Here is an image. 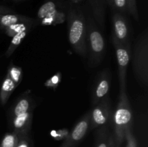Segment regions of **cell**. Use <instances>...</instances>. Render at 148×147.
I'll return each instance as SVG.
<instances>
[{"label": "cell", "mask_w": 148, "mask_h": 147, "mask_svg": "<svg viewBox=\"0 0 148 147\" xmlns=\"http://www.w3.org/2000/svg\"><path fill=\"white\" fill-rule=\"evenodd\" d=\"M83 23L79 20H75L72 23L69 32V40L72 45L76 44L79 41L83 33Z\"/></svg>", "instance_id": "6da1fadb"}, {"label": "cell", "mask_w": 148, "mask_h": 147, "mask_svg": "<svg viewBox=\"0 0 148 147\" xmlns=\"http://www.w3.org/2000/svg\"><path fill=\"white\" fill-rule=\"evenodd\" d=\"M90 42L92 48L95 52H101L103 49L104 43L102 36L98 32H92L90 35Z\"/></svg>", "instance_id": "277c9868"}, {"label": "cell", "mask_w": 148, "mask_h": 147, "mask_svg": "<svg viewBox=\"0 0 148 147\" xmlns=\"http://www.w3.org/2000/svg\"><path fill=\"white\" fill-rule=\"evenodd\" d=\"M127 147H137L136 146V144H135V141L131 138V137H130L128 140V146Z\"/></svg>", "instance_id": "9a60e30c"}, {"label": "cell", "mask_w": 148, "mask_h": 147, "mask_svg": "<svg viewBox=\"0 0 148 147\" xmlns=\"http://www.w3.org/2000/svg\"><path fill=\"white\" fill-rule=\"evenodd\" d=\"M115 3L119 7H122L125 5V0H115Z\"/></svg>", "instance_id": "5bb4252c"}, {"label": "cell", "mask_w": 148, "mask_h": 147, "mask_svg": "<svg viewBox=\"0 0 148 147\" xmlns=\"http://www.w3.org/2000/svg\"><path fill=\"white\" fill-rule=\"evenodd\" d=\"M115 31L119 38L124 39L127 36V28L125 23L121 20H117L115 22Z\"/></svg>", "instance_id": "8992f818"}, {"label": "cell", "mask_w": 148, "mask_h": 147, "mask_svg": "<svg viewBox=\"0 0 148 147\" xmlns=\"http://www.w3.org/2000/svg\"><path fill=\"white\" fill-rule=\"evenodd\" d=\"M0 18H1V17H0Z\"/></svg>", "instance_id": "ac0fdd59"}, {"label": "cell", "mask_w": 148, "mask_h": 147, "mask_svg": "<svg viewBox=\"0 0 148 147\" xmlns=\"http://www.w3.org/2000/svg\"><path fill=\"white\" fill-rule=\"evenodd\" d=\"M17 22V17L14 15H4L0 18V22L2 25L5 27H10V26L15 24Z\"/></svg>", "instance_id": "ba28073f"}, {"label": "cell", "mask_w": 148, "mask_h": 147, "mask_svg": "<svg viewBox=\"0 0 148 147\" xmlns=\"http://www.w3.org/2000/svg\"><path fill=\"white\" fill-rule=\"evenodd\" d=\"M17 140L12 135H7L4 137L1 143V147H16Z\"/></svg>", "instance_id": "7c38bea8"}, {"label": "cell", "mask_w": 148, "mask_h": 147, "mask_svg": "<svg viewBox=\"0 0 148 147\" xmlns=\"http://www.w3.org/2000/svg\"><path fill=\"white\" fill-rule=\"evenodd\" d=\"M98 147H107V146L106 144H104V143H101V144L98 146Z\"/></svg>", "instance_id": "e0dca14e"}, {"label": "cell", "mask_w": 148, "mask_h": 147, "mask_svg": "<svg viewBox=\"0 0 148 147\" xmlns=\"http://www.w3.org/2000/svg\"><path fill=\"white\" fill-rule=\"evenodd\" d=\"M132 118L131 112L127 109H119L116 111L115 115L116 123L119 125H125L128 123Z\"/></svg>", "instance_id": "5b68a950"}, {"label": "cell", "mask_w": 148, "mask_h": 147, "mask_svg": "<svg viewBox=\"0 0 148 147\" xmlns=\"http://www.w3.org/2000/svg\"><path fill=\"white\" fill-rule=\"evenodd\" d=\"M27 109H28V102L26 99H22L16 106L14 109V114L18 115L27 112Z\"/></svg>", "instance_id": "9c48e42d"}, {"label": "cell", "mask_w": 148, "mask_h": 147, "mask_svg": "<svg viewBox=\"0 0 148 147\" xmlns=\"http://www.w3.org/2000/svg\"><path fill=\"white\" fill-rule=\"evenodd\" d=\"M27 118H28V113L27 112H25V113L17 115V117H16L14 120V127L17 128H22L24 125V124L25 123Z\"/></svg>", "instance_id": "30bf717a"}, {"label": "cell", "mask_w": 148, "mask_h": 147, "mask_svg": "<svg viewBox=\"0 0 148 147\" xmlns=\"http://www.w3.org/2000/svg\"><path fill=\"white\" fill-rule=\"evenodd\" d=\"M88 129V122L86 121H81L77 125L71 135V139L74 141H78L83 138Z\"/></svg>", "instance_id": "3957f363"}, {"label": "cell", "mask_w": 148, "mask_h": 147, "mask_svg": "<svg viewBox=\"0 0 148 147\" xmlns=\"http://www.w3.org/2000/svg\"><path fill=\"white\" fill-rule=\"evenodd\" d=\"M108 83L106 80H103L98 85L96 90V95L98 97H102L108 92Z\"/></svg>", "instance_id": "8fae6325"}, {"label": "cell", "mask_w": 148, "mask_h": 147, "mask_svg": "<svg viewBox=\"0 0 148 147\" xmlns=\"http://www.w3.org/2000/svg\"><path fill=\"white\" fill-rule=\"evenodd\" d=\"M93 118L94 120L95 121V122L99 125H102V124H104L106 122V118L105 116L103 114L102 111L101 110L98 108H96V109L94 110L93 111Z\"/></svg>", "instance_id": "4fadbf2b"}, {"label": "cell", "mask_w": 148, "mask_h": 147, "mask_svg": "<svg viewBox=\"0 0 148 147\" xmlns=\"http://www.w3.org/2000/svg\"><path fill=\"white\" fill-rule=\"evenodd\" d=\"M117 59H118L119 64L121 66H126L129 63L130 57L127 51L124 49L119 48L116 51Z\"/></svg>", "instance_id": "52a82bcc"}, {"label": "cell", "mask_w": 148, "mask_h": 147, "mask_svg": "<svg viewBox=\"0 0 148 147\" xmlns=\"http://www.w3.org/2000/svg\"><path fill=\"white\" fill-rule=\"evenodd\" d=\"M16 147H28V146H27V144L25 141H23V142L20 143Z\"/></svg>", "instance_id": "2e32d148"}, {"label": "cell", "mask_w": 148, "mask_h": 147, "mask_svg": "<svg viewBox=\"0 0 148 147\" xmlns=\"http://www.w3.org/2000/svg\"><path fill=\"white\" fill-rule=\"evenodd\" d=\"M56 13V6L52 1H49L41 6L38 12V16L40 18H50Z\"/></svg>", "instance_id": "7a4b0ae2"}]
</instances>
